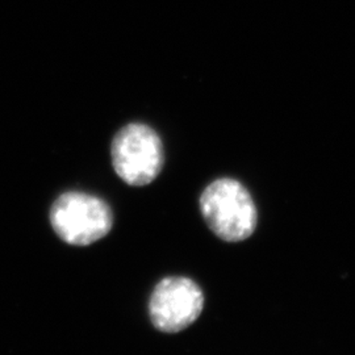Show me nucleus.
<instances>
[{
    "label": "nucleus",
    "instance_id": "nucleus-4",
    "mask_svg": "<svg viewBox=\"0 0 355 355\" xmlns=\"http://www.w3.org/2000/svg\"><path fill=\"white\" fill-rule=\"evenodd\" d=\"M203 308L202 288L184 277L161 280L149 302L153 325L164 333H178L189 328L202 315Z\"/></svg>",
    "mask_w": 355,
    "mask_h": 355
},
{
    "label": "nucleus",
    "instance_id": "nucleus-3",
    "mask_svg": "<svg viewBox=\"0 0 355 355\" xmlns=\"http://www.w3.org/2000/svg\"><path fill=\"white\" fill-rule=\"evenodd\" d=\"M51 224L62 241L86 246L110 233L114 225V214L101 198L70 191L62 193L51 205Z\"/></svg>",
    "mask_w": 355,
    "mask_h": 355
},
{
    "label": "nucleus",
    "instance_id": "nucleus-1",
    "mask_svg": "<svg viewBox=\"0 0 355 355\" xmlns=\"http://www.w3.org/2000/svg\"><path fill=\"white\" fill-rule=\"evenodd\" d=\"M204 220L216 236L227 242L249 239L257 228V207L248 189L232 178L212 182L200 196Z\"/></svg>",
    "mask_w": 355,
    "mask_h": 355
},
{
    "label": "nucleus",
    "instance_id": "nucleus-2",
    "mask_svg": "<svg viewBox=\"0 0 355 355\" xmlns=\"http://www.w3.org/2000/svg\"><path fill=\"white\" fill-rule=\"evenodd\" d=\"M111 159L114 173L127 184L146 186L164 167V144L150 125L129 123L114 135Z\"/></svg>",
    "mask_w": 355,
    "mask_h": 355
}]
</instances>
